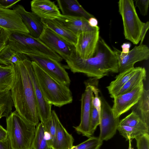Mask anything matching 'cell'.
<instances>
[{
    "instance_id": "obj_1",
    "label": "cell",
    "mask_w": 149,
    "mask_h": 149,
    "mask_svg": "<svg viewBox=\"0 0 149 149\" xmlns=\"http://www.w3.org/2000/svg\"><path fill=\"white\" fill-rule=\"evenodd\" d=\"M65 60L73 73H83L97 79L110 73L118 72L117 60L114 51L100 36L92 57L81 58L75 51Z\"/></svg>"
},
{
    "instance_id": "obj_2",
    "label": "cell",
    "mask_w": 149,
    "mask_h": 149,
    "mask_svg": "<svg viewBox=\"0 0 149 149\" xmlns=\"http://www.w3.org/2000/svg\"><path fill=\"white\" fill-rule=\"evenodd\" d=\"M25 59L15 65V78L10 90L11 97L15 111L24 120L36 127L40 120L37 103Z\"/></svg>"
},
{
    "instance_id": "obj_3",
    "label": "cell",
    "mask_w": 149,
    "mask_h": 149,
    "mask_svg": "<svg viewBox=\"0 0 149 149\" xmlns=\"http://www.w3.org/2000/svg\"><path fill=\"white\" fill-rule=\"evenodd\" d=\"M32 64L40 88L49 104L60 107L72 102V94L68 86L50 76L35 62L32 61Z\"/></svg>"
},
{
    "instance_id": "obj_4",
    "label": "cell",
    "mask_w": 149,
    "mask_h": 149,
    "mask_svg": "<svg viewBox=\"0 0 149 149\" xmlns=\"http://www.w3.org/2000/svg\"><path fill=\"white\" fill-rule=\"evenodd\" d=\"M6 123L12 149H31L36 126L24 120L16 111L6 118Z\"/></svg>"
},
{
    "instance_id": "obj_5",
    "label": "cell",
    "mask_w": 149,
    "mask_h": 149,
    "mask_svg": "<svg viewBox=\"0 0 149 149\" xmlns=\"http://www.w3.org/2000/svg\"><path fill=\"white\" fill-rule=\"evenodd\" d=\"M16 52L44 55L58 62L63 60L59 55L45 45L39 38H34L29 33H10L7 44Z\"/></svg>"
},
{
    "instance_id": "obj_6",
    "label": "cell",
    "mask_w": 149,
    "mask_h": 149,
    "mask_svg": "<svg viewBox=\"0 0 149 149\" xmlns=\"http://www.w3.org/2000/svg\"><path fill=\"white\" fill-rule=\"evenodd\" d=\"M118 3L119 12L122 17L125 38L134 44L137 45L140 41L141 31L145 23L139 18L133 0H120Z\"/></svg>"
},
{
    "instance_id": "obj_7",
    "label": "cell",
    "mask_w": 149,
    "mask_h": 149,
    "mask_svg": "<svg viewBox=\"0 0 149 149\" xmlns=\"http://www.w3.org/2000/svg\"><path fill=\"white\" fill-rule=\"evenodd\" d=\"M26 55L52 78L67 86L70 84L71 81L68 74L59 62L42 55L29 54Z\"/></svg>"
},
{
    "instance_id": "obj_8",
    "label": "cell",
    "mask_w": 149,
    "mask_h": 149,
    "mask_svg": "<svg viewBox=\"0 0 149 149\" xmlns=\"http://www.w3.org/2000/svg\"><path fill=\"white\" fill-rule=\"evenodd\" d=\"M101 101V110L100 115V142L102 143L113 137L116 134L119 125V118H115L112 108L102 95L99 96Z\"/></svg>"
},
{
    "instance_id": "obj_9",
    "label": "cell",
    "mask_w": 149,
    "mask_h": 149,
    "mask_svg": "<svg viewBox=\"0 0 149 149\" xmlns=\"http://www.w3.org/2000/svg\"><path fill=\"white\" fill-rule=\"evenodd\" d=\"M39 39L64 60L75 51L74 45L51 29L45 27Z\"/></svg>"
},
{
    "instance_id": "obj_10",
    "label": "cell",
    "mask_w": 149,
    "mask_h": 149,
    "mask_svg": "<svg viewBox=\"0 0 149 149\" xmlns=\"http://www.w3.org/2000/svg\"><path fill=\"white\" fill-rule=\"evenodd\" d=\"M117 58L118 72L121 73L133 68L136 62L148 60L149 57V48L146 45L135 46L127 54H124L113 47Z\"/></svg>"
},
{
    "instance_id": "obj_11",
    "label": "cell",
    "mask_w": 149,
    "mask_h": 149,
    "mask_svg": "<svg viewBox=\"0 0 149 149\" xmlns=\"http://www.w3.org/2000/svg\"><path fill=\"white\" fill-rule=\"evenodd\" d=\"M75 45L76 54L81 58L87 59L93 56L99 38V31H84L77 34Z\"/></svg>"
},
{
    "instance_id": "obj_12",
    "label": "cell",
    "mask_w": 149,
    "mask_h": 149,
    "mask_svg": "<svg viewBox=\"0 0 149 149\" xmlns=\"http://www.w3.org/2000/svg\"><path fill=\"white\" fill-rule=\"evenodd\" d=\"M144 88L142 81L133 90L113 98V104L112 108L115 118L127 112L138 101L142 95Z\"/></svg>"
},
{
    "instance_id": "obj_13",
    "label": "cell",
    "mask_w": 149,
    "mask_h": 149,
    "mask_svg": "<svg viewBox=\"0 0 149 149\" xmlns=\"http://www.w3.org/2000/svg\"><path fill=\"white\" fill-rule=\"evenodd\" d=\"M85 89L81 99V121L79 125L74 128L79 134L88 138L91 136L90 134L92 100L94 96L91 86L85 84Z\"/></svg>"
},
{
    "instance_id": "obj_14",
    "label": "cell",
    "mask_w": 149,
    "mask_h": 149,
    "mask_svg": "<svg viewBox=\"0 0 149 149\" xmlns=\"http://www.w3.org/2000/svg\"><path fill=\"white\" fill-rule=\"evenodd\" d=\"M25 61L33 85L39 120L42 123H44L51 116L52 105L47 101L40 88L32 67V61L27 58L25 59Z\"/></svg>"
},
{
    "instance_id": "obj_15",
    "label": "cell",
    "mask_w": 149,
    "mask_h": 149,
    "mask_svg": "<svg viewBox=\"0 0 149 149\" xmlns=\"http://www.w3.org/2000/svg\"><path fill=\"white\" fill-rule=\"evenodd\" d=\"M0 27L10 33H29L20 16L13 10L0 8Z\"/></svg>"
},
{
    "instance_id": "obj_16",
    "label": "cell",
    "mask_w": 149,
    "mask_h": 149,
    "mask_svg": "<svg viewBox=\"0 0 149 149\" xmlns=\"http://www.w3.org/2000/svg\"><path fill=\"white\" fill-rule=\"evenodd\" d=\"M13 10L20 16L29 34L34 38H39L45 27L42 19L33 12L26 10L21 5H17Z\"/></svg>"
},
{
    "instance_id": "obj_17",
    "label": "cell",
    "mask_w": 149,
    "mask_h": 149,
    "mask_svg": "<svg viewBox=\"0 0 149 149\" xmlns=\"http://www.w3.org/2000/svg\"><path fill=\"white\" fill-rule=\"evenodd\" d=\"M31 7L32 12L41 19L54 20L61 14L54 2L49 0H33Z\"/></svg>"
},
{
    "instance_id": "obj_18",
    "label": "cell",
    "mask_w": 149,
    "mask_h": 149,
    "mask_svg": "<svg viewBox=\"0 0 149 149\" xmlns=\"http://www.w3.org/2000/svg\"><path fill=\"white\" fill-rule=\"evenodd\" d=\"M55 19L77 35L82 31L100 29L99 27L93 28L90 26L88 24V19L83 17L63 15L61 14Z\"/></svg>"
},
{
    "instance_id": "obj_19",
    "label": "cell",
    "mask_w": 149,
    "mask_h": 149,
    "mask_svg": "<svg viewBox=\"0 0 149 149\" xmlns=\"http://www.w3.org/2000/svg\"><path fill=\"white\" fill-rule=\"evenodd\" d=\"M62 15L83 17L87 19L94 16L87 11L77 0L57 1Z\"/></svg>"
},
{
    "instance_id": "obj_20",
    "label": "cell",
    "mask_w": 149,
    "mask_h": 149,
    "mask_svg": "<svg viewBox=\"0 0 149 149\" xmlns=\"http://www.w3.org/2000/svg\"><path fill=\"white\" fill-rule=\"evenodd\" d=\"M74 139L58 119L56 134L51 145L52 149H70L73 146Z\"/></svg>"
},
{
    "instance_id": "obj_21",
    "label": "cell",
    "mask_w": 149,
    "mask_h": 149,
    "mask_svg": "<svg viewBox=\"0 0 149 149\" xmlns=\"http://www.w3.org/2000/svg\"><path fill=\"white\" fill-rule=\"evenodd\" d=\"M141 67H134L119 73L115 79L112 81L107 88L111 97H115L117 93L132 77Z\"/></svg>"
},
{
    "instance_id": "obj_22",
    "label": "cell",
    "mask_w": 149,
    "mask_h": 149,
    "mask_svg": "<svg viewBox=\"0 0 149 149\" xmlns=\"http://www.w3.org/2000/svg\"><path fill=\"white\" fill-rule=\"evenodd\" d=\"M44 27L49 29L74 46L77 39V35L66 28L56 19H42Z\"/></svg>"
},
{
    "instance_id": "obj_23",
    "label": "cell",
    "mask_w": 149,
    "mask_h": 149,
    "mask_svg": "<svg viewBox=\"0 0 149 149\" xmlns=\"http://www.w3.org/2000/svg\"><path fill=\"white\" fill-rule=\"evenodd\" d=\"M149 127V90L144 88L137 102L131 108Z\"/></svg>"
},
{
    "instance_id": "obj_24",
    "label": "cell",
    "mask_w": 149,
    "mask_h": 149,
    "mask_svg": "<svg viewBox=\"0 0 149 149\" xmlns=\"http://www.w3.org/2000/svg\"><path fill=\"white\" fill-rule=\"evenodd\" d=\"M15 65L0 64V90L10 91L15 81Z\"/></svg>"
},
{
    "instance_id": "obj_25",
    "label": "cell",
    "mask_w": 149,
    "mask_h": 149,
    "mask_svg": "<svg viewBox=\"0 0 149 149\" xmlns=\"http://www.w3.org/2000/svg\"><path fill=\"white\" fill-rule=\"evenodd\" d=\"M31 149H52L43 124L41 122L36 126Z\"/></svg>"
},
{
    "instance_id": "obj_26",
    "label": "cell",
    "mask_w": 149,
    "mask_h": 149,
    "mask_svg": "<svg viewBox=\"0 0 149 149\" xmlns=\"http://www.w3.org/2000/svg\"><path fill=\"white\" fill-rule=\"evenodd\" d=\"M27 58L28 57L26 55L16 52L7 45L0 52V64L15 65Z\"/></svg>"
},
{
    "instance_id": "obj_27",
    "label": "cell",
    "mask_w": 149,
    "mask_h": 149,
    "mask_svg": "<svg viewBox=\"0 0 149 149\" xmlns=\"http://www.w3.org/2000/svg\"><path fill=\"white\" fill-rule=\"evenodd\" d=\"M146 76L145 69L141 67L139 70L132 77L119 91L116 96L122 95L133 90L142 81L146 79Z\"/></svg>"
},
{
    "instance_id": "obj_28",
    "label": "cell",
    "mask_w": 149,
    "mask_h": 149,
    "mask_svg": "<svg viewBox=\"0 0 149 149\" xmlns=\"http://www.w3.org/2000/svg\"><path fill=\"white\" fill-rule=\"evenodd\" d=\"M119 125L135 127L149 132V127L134 112H132L120 120Z\"/></svg>"
},
{
    "instance_id": "obj_29",
    "label": "cell",
    "mask_w": 149,
    "mask_h": 149,
    "mask_svg": "<svg viewBox=\"0 0 149 149\" xmlns=\"http://www.w3.org/2000/svg\"><path fill=\"white\" fill-rule=\"evenodd\" d=\"M58 119L55 111L52 110L49 118L45 123H43L51 147L56 134L57 123Z\"/></svg>"
},
{
    "instance_id": "obj_30",
    "label": "cell",
    "mask_w": 149,
    "mask_h": 149,
    "mask_svg": "<svg viewBox=\"0 0 149 149\" xmlns=\"http://www.w3.org/2000/svg\"><path fill=\"white\" fill-rule=\"evenodd\" d=\"M117 130L120 134L125 138L126 140L134 139L136 137L142 134L149 133L141 129L119 125L117 127Z\"/></svg>"
},
{
    "instance_id": "obj_31",
    "label": "cell",
    "mask_w": 149,
    "mask_h": 149,
    "mask_svg": "<svg viewBox=\"0 0 149 149\" xmlns=\"http://www.w3.org/2000/svg\"><path fill=\"white\" fill-rule=\"evenodd\" d=\"M102 144L100 142L98 137L91 136L79 144L73 146L70 149H96Z\"/></svg>"
},
{
    "instance_id": "obj_32",
    "label": "cell",
    "mask_w": 149,
    "mask_h": 149,
    "mask_svg": "<svg viewBox=\"0 0 149 149\" xmlns=\"http://www.w3.org/2000/svg\"><path fill=\"white\" fill-rule=\"evenodd\" d=\"M13 106L10 91L0 90V106H5L12 111Z\"/></svg>"
},
{
    "instance_id": "obj_33",
    "label": "cell",
    "mask_w": 149,
    "mask_h": 149,
    "mask_svg": "<svg viewBox=\"0 0 149 149\" xmlns=\"http://www.w3.org/2000/svg\"><path fill=\"white\" fill-rule=\"evenodd\" d=\"M99 123L100 115L97 110L92 105L90 127V134L91 136L94 134L97 126L99 125Z\"/></svg>"
},
{
    "instance_id": "obj_34",
    "label": "cell",
    "mask_w": 149,
    "mask_h": 149,
    "mask_svg": "<svg viewBox=\"0 0 149 149\" xmlns=\"http://www.w3.org/2000/svg\"><path fill=\"white\" fill-rule=\"evenodd\" d=\"M136 143L137 149H149V134L144 133L134 138Z\"/></svg>"
},
{
    "instance_id": "obj_35",
    "label": "cell",
    "mask_w": 149,
    "mask_h": 149,
    "mask_svg": "<svg viewBox=\"0 0 149 149\" xmlns=\"http://www.w3.org/2000/svg\"><path fill=\"white\" fill-rule=\"evenodd\" d=\"M135 7L138 8L140 13L143 16L147 15L149 4V0H135Z\"/></svg>"
},
{
    "instance_id": "obj_36",
    "label": "cell",
    "mask_w": 149,
    "mask_h": 149,
    "mask_svg": "<svg viewBox=\"0 0 149 149\" xmlns=\"http://www.w3.org/2000/svg\"><path fill=\"white\" fill-rule=\"evenodd\" d=\"M20 1V0H0L1 8L9 9Z\"/></svg>"
},
{
    "instance_id": "obj_37",
    "label": "cell",
    "mask_w": 149,
    "mask_h": 149,
    "mask_svg": "<svg viewBox=\"0 0 149 149\" xmlns=\"http://www.w3.org/2000/svg\"><path fill=\"white\" fill-rule=\"evenodd\" d=\"M149 27V22L147 21L143 25L140 34V45L142 44L143 42L146 33Z\"/></svg>"
},
{
    "instance_id": "obj_38",
    "label": "cell",
    "mask_w": 149,
    "mask_h": 149,
    "mask_svg": "<svg viewBox=\"0 0 149 149\" xmlns=\"http://www.w3.org/2000/svg\"><path fill=\"white\" fill-rule=\"evenodd\" d=\"M10 32L0 27V42H8Z\"/></svg>"
},
{
    "instance_id": "obj_39",
    "label": "cell",
    "mask_w": 149,
    "mask_h": 149,
    "mask_svg": "<svg viewBox=\"0 0 149 149\" xmlns=\"http://www.w3.org/2000/svg\"><path fill=\"white\" fill-rule=\"evenodd\" d=\"M12 112L5 106H0V119L3 117L7 118Z\"/></svg>"
},
{
    "instance_id": "obj_40",
    "label": "cell",
    "mask_w": 149,
    "mask_h": 149,
    "mask_svg": "<svg viewBox=\"0 0 149 149\" xmlns=\"http://www.w3.org/2000/svg\"><path fill=\"white\" fill-rule=\"evenodd\" d=\"M0 149H12L8 137L5 140L0 142Z\"/></svg>"
},
{
    "instance_id": "obj_41",
    "label": "cell",
    "mask_w": 149,
    "mask_h": 149,
    "mask_svg": "<svg viewBox=\"0 0 149 149\" xmlns=\"http://www.w3.org/2000/svg\"><path fill=\"white\" fill-rule=\"evenodd\" d=\"M8 137L7 130L0 125V142L6 139Z\"/></svg>"
},
{
    "instance_id": "obj_42",
    "label": "cell",
    "mask_w": 149,
    "mask_h": 149,
    "mask_svg": "<svg viewBox=\"0 0 149 149\" xmlns=\"http://www.w3.org/2000/svg\"><path fill=\"white\" fill-rule=\"evenodd\" d=\"M88 20V24L90 26L93 28L99 27L97 26L98 24L97 20L94 16L89 18Z\"/></svg>"
},
{
    "instance_id": "obj_43",
    "label": "cell",
    "mask_w": 149,
    "mask_h": 149,
    "mask_svg": "<svg viewBox=\"0 0 149 149\" xmlns=\"http://www.w3.org/2000/svg\"><path fill=\"white\" fill-rule=\"evenodd\" d=\"M131 46V44L129 42L124 43L121 45L122 49V52L124 54H127L129 52Z\"/></svg>"
},
{
    "instance_id": "obj_44",
    "label": "cell",
    "mask_w": 149,
    "mask_h": 149,
    "mask_svg": "<svg viewBox=\"0 0 149 149\" xmlns=\"http://www.w3.org/2000/svg\"><path fill=\"white\" fill-rule=\"evenodd\" d=\"M7 42L1 41L0 42V52L2 50L6 47L7 44Z\"/></svg>"
},
{
    "instance_id": "obj_45",
    "label": "cell",
    "mask_w": 149,
    "mask_h": 149,
    "mask_svg": "<svg viewBox=\"0 0 149 149\" xmlns=\"http://www.w3.org/2000/svg\"><path fill=\"white\" fill-rule=\"evenodd\" d=\"M131 139H129V146L128 149H132V148L131 146Z\"/></svg>"
},
{
    "instance_id": "obj_46",
    "label": "cell",
    "mask_w": 149,
    "mask_h": 149,
    "mask_svg": "<svg viewBox=\"0 0 149 149\" xmlns=\"http://www.w3.org/2000/svg\"><path fill=\"white\" fill-rule=\"evenodd\" d=\"M101 146H99L96 149H100V147Z\"/></svg>"
},
{
    "instance_id": "obj_47",
    "label": "cell",
    "mask_w": 149,
    "mask_h": 149,
    "mask_svg": "<svg viewBox=\"0 0 149 149\" xmlns=\"http://www.w3.org/2000/svg\"><path fill=\"white\" fill-rule=\"evenodd\" d=\"M0 8H1V5H0Z\"/></svg>"
}]
</instances>
